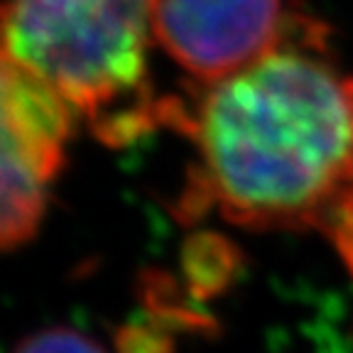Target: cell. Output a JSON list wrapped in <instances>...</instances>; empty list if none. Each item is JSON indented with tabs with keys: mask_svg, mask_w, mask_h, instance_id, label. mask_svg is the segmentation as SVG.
<instances>
[{
	"mask_svg": "<svg viewBox=\"0 0 353 353\" xmlns=\"http://www.w3.org/2000/svg\"><path fill=\"white\" fill-rule=\"evenodd\" d=\"M10 353H105V348L79 329L50 326L20 339Z\"/></svg>",
	"mask_w": 353,
	"mask_h": 353,
	"instance_id": "5b68a950",
	"label": "cell"
},
{
	"mask_svg": "<svg viewBox=\"0 0 353 353\" xmlns=\"http://www.w3.org/2000/svg\"><path fill=\"white\" fill-rule=\"evenodd\" d=\"M331 241H334V245L339 248V253L343 255L348 270H351V275H353V216L343 221L341 226L331 233Z\"/></svg>",
	"mask_w": 353,
	"mask_h": 353,
	"instance_id": "8992f818",
	"label": "cell"
},
{
	"mask_svg": "<svg viewBox=\"0 0 353 353\" xmlns=\"http://www.w3.org/2000/svg\"><path fill=\"white\" fill-rule=\"evenodd\" d=\"M0 28L101 143L121 148L167 121L148 83L150 0H6Z\"/></svg>",
	"mask_w": 353,
	"mask_h": 353,
	"instance_id": "7a4b0ae2",
	"label": "cell"
},
{
	"mask_svg": "<svg viewBox=\"0 0 353 353\" xmlns=\"http://www.w3.org/2000/svg\"><path fill=\"white\" fill-rule=\"evenodd\" d=\"M285 0H150V32L182 72L216 83L280 50Z\"/></svg>",
	"mask_w": 353,
	"mask_h": 353,
	"instance_id": "277c9868",
	"label": "cell"
},
{
	"mask_svg": "<svg viewBox=\"0 0 353 353\" xmlns=\"http://www.w3.org/2000/svg\"><path fill=\"white\" fill-rule=\"evenodd\" d=\"M72 128L74 110L12 54L0 28V253L37 236Z\"/></svg>",
	"mask_w": 353,
	"mask_h": 353,
	"instance_id": "3957f363",
	"label": "cell"
},
{
	"mask_svg": "<svg viewBox=\"0 0 353 353\" xmlns=\"http://www.w3.org/2000/svg\"><path fill=\"white\" fill-rule=\"evenodd\" d=\"M196 172L182 204L260 231H336L353 216V79L275 50L176 105Z\"/></svg>",
	"mask_w": 353,
	"mask_h": 353,
	"instance_id": "6da1fadb",
	"label": "cell"
}]
</instances>
